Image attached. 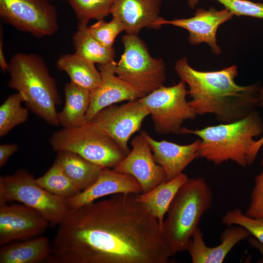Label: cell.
I'll list each match as a JSON object with an SVG mask.
<instances>
[{
	"instance_id": "1",
	"label": "cell",
	"mask_w": 263,
	"mask_h": 263,
	"mask_svg": "<svg viewBox=\"0 0 263 263\" xmlns=\"http://www.w3.org/2000/svg\"><path fill=\"white\" fill-rule=\"evenodd\" d=\"M135 193L68 209L52 254L60 263H167L173 254L158 221Z\"/></svg>"
},
{
	"instance_id": "2",
	"label": "cell",
	"mask_w": 263,
	"mask_h": 263,
	"mask_svg": "<svg viewBox=\"0 0 263 263\" xmlns=\"http://www.w3.org/2000/svg\"><path fill=\"white\" fill-rule=\"evenodd\" d=\"M174 69L188 85V101L197 115L212 113L222 123L241 120L258 107L262 108L259 82L241 86L235 81L238 75L235 65L216 71L196 70L189 65L187 58L178 60Z\"/></svg>"
},
{
	"instance_id": "3",
	"label": "cell",
	"mask_w": 263,
	"mask_h": 263,
	"mask_svg": "<svg viewBox=\"0 0 263 263\" xmlns=\"http://www.w3.org/2000/svg\"><path fill=\"white\" fill-rule=\"evenodd\" d=\"M263 132V122L256 110L233 122L208 126L201 130L182 128L179 134H192L201 140L198 151L203 158L216 165L229 160L243 167L248 166L250 150Z\"/></svg>"
},
{
	"instance_id": "4",
	"label": "cell",
	"mask_w": 263,
	"mask_h": 263,
	"mask_svg": "<svg viewBox=\"0 0 263 263\" xmlns=\"http://www.w3.org/2000/svg\"><path fill=\"white\" fill-rule=\"evenodd\" d=\"M8 72L9 87L23 96L28 110L48 124L59 125L56 107L61 100L43 59L35 54L17 53L10 60Z\"/></svg>"
},
{
	"instance_id": "5",
	"label": "cell",
	"mask_w": 263,
	"mask_h": 263,
	"mask_svg": "<svg viewBox=\"0 0 263 263\" xmlns=\"http://www.w3.org/2000/svg\"><path fill=\"white\" fill-rule=\"evenodd\" d=\"M212 201L211 189L203 177L188 179L180 188L163 225L173 255L187 250L201 217L210 208Z\"/></svg>"
},
{
	"instance_id": "6",
	"label": "cell",
	"mask_w": 263,
	"mask_h": 263,
	"mask_svg": "<svg viewBox=\"0 0 263 263\" xmlns=\"http://www.w3.org/2000/svg\"><path fill=\"white\" fill-rule=\"evenodd\" d=\"M49 142L56 151L74 152L102 168H113L126 155L113 139L88 122L56 132Z\"/></svg>"
},
{
	"instance_id": "7",
	"label": "cell",
	"mask_w": 263,
	"mask_h": 263,
	"mask_svg": "<svg viewBox=\"0 0 263 263\" xmlns=\"http://www.w3.org/2000/svg\"><path fill=\"white\" fill-rule=\"evenodd\" d=\"M124 52L116 63L115 74L135 88L142 97L164 86L165 63L153 57L137 34L127 33L122 38Z\"/></svg>"
},
{
	"instance_id": "8",
	"label": "cell",
	"mask_w": 263,
	"mask_h": 263,
	"mask_svg": "<svg viewBox=\"0 0 263 263\" xmlns=\"http://www.w3.org/2000/svg\"><path fill=\"white\" fill-rule=\"evenodd\" d=\"M12 201L38 211L52 226L58 225L68 209L66 199L43 189L33 175L24 169L0 177V206Z\"/></svg>"
},
{
	"instance_id": "9",
	"label": "cell",
	"mask_w": 263,
	"mask_h": 263,
	"mask_svg": "<svg viewBox=\"0 0 263 263\" xmlns=\"http://www.w3.org/2000/svg\"><path fill=\"white\" fill-rule=\"evenodd\" d=\"M188 94L186 83L181 80L170 87L161 86L139 100L151 115L157 133L179 134L184 121L197 115L187 101Z\"/></svg>"
},
{
	"instance_id": "10",
	"label": "cell",
	"mask_w": 263,
	"mask_h": 263,
	"mask_svg": "<svg viewBox=\"0 0 263 263\" xmlns=\"http://www.w3.org/2000/svg\"><path fill=\"white\" fill-rule=\"evenodd\" d=\"M0 16L37 38L51 36L58 28L56 8L49 0H0Z\"/></svg>"
},
{
	"instance_id": "11",
	"label": "cell",
	"mask_w": 263,
	"mask_h": 263,
	"mask_svg": "<svg viewBox=\"0 0 263 263\" xmlns=\"http://www.w3.org/2000/svg\"><path fill=\"white\" fill-rule=\"evenodd\" d=\"M149 114L137 99L120 106H108L88 123L113 139L127 155L130 151L128 144L131 136L140 130L144 119Z\"/></svg>"
},
{
	"instance_id": "12",
	"label": "cell",
	"mask_w": 263,
	"mask_h": 263,
	"mask_svg": "<svg viewBox=\"0 0 263 263\" xmlns=\"http://www.w3.org/2000/svg\"><path fill=\"white\" fill-rule=\"evenodd\" d=\"M131 143L132 150L113 169L134 177L141 187L142 193H146L166 181V174L155 161L150 145L141 134Z\"/></svg>"
},
{
	"instance_id": "13",
	"label": "cell",
	"mask_w": 263,
	"mask_h": 263,
	"mask_svg": "<svg viewBox=\"0 0 263 263\" xmlns=\"http://www.w3.org/2000/svg\"><path fill=\"white\" fill-rule=\"evenodd\" d=\"M233 16L225 8L221 10L213 7L207 10L198 8L194 16L189 18L167 20L160 17L154 23L153 28L169 24L186 29L188 32V40L190 44L206 43L214 54L218 55L222 51L217 43V31L221 24L231 19Z\"/></svg>"
},
{
	"instance_id": "14",
	"label": "cell",
	"mask_w": 263,
	"mask_h": 263,
	"mask_svg": "<svg viewBox=\"0 0 263 263\" xmlns=\"http://www.w3.org/2000/svg\"><path fill=\"white\" fill-rule=\"evenodd\" d=\"M49 222L36 209L23 204L0 206V245L38 237Z\"/></svg>"
},
{
	"instance_id": "15",
	"label": "cell",
	"mask_w": 263,
	"mask_h": 263,
	"mask_svg": "<svg viewBox=\"0 0 263 263\" xmlns=\"http://www.w3.org/2000/svg\"><path fill=\"white\" fill-rule=\"evenodd\" d=\"M116 65L114 60L99 64L101 81L91 92L90 103L86 115L87 122L99 111L114 103L142 97L135 88L116 75Z\"/></svg>"
},
{
	"instance_id": "16",
	"label": "cell",
	"mask_w": 263,
	"mask_h": 263,
	"mask_svg": "<svg viewBox=\"0 0 263 263\" xmlns=\"http://www.w3.org/2000/svg\"><path fill=\"white\" fill-rule=\"evenodd\" d=\"M140 192L141 187L134 177L103 168L94 184L74 197L66 199V202L68 209H75L109 195Z\"/></svg>"
},
{
	"instance_id": "17",
	"label": "cell",
	"mask_w": 263,
	"mask_h": 263,
	"mask_svg": "<svg viewBox=\"0 0 263 263\" xmlns=\"http://www.w3.org/2000/svg\"><path fill=\"white\" fill-rule=\"evenodd\" d=\"M140 134L150 145L155 161L164 169L166 181L182 173L190 163L199 158L201 139L188 145H180L166 140L156 141L145 131Z\"/></svg>"
},
{
	"instance_id": "18",
	"label": "cell",
	"mask_w": 263,
	"mask_h": 263,
	"mask_svg": "<svg viewBox=\"0 0 263 263\" xmlns=\"http://www.w3.org/2000/svg\"><path fill=\"white\" fill-rule=\"evenodd\" d=\"M250 236L249 232L243 226L232 225L222 233L221 243L209 247L205 244L203 232L197 227L191 237L187 250L193 263H221L234 246Z\"/></svg>"
},
{
	"instance_id": "19",
	"label": "cell",
	"mask_w": 263,
	"mask_h": 263,
	"mask_svg": "<svg viewBox=\"0 0 263 263\" xmlns=\"http://www.w3.org/2000/svg\"><path fill=\"white\" fill-rule=\"evenodd\" d=\"M162 0H116L111 13L123 23L127 33L137 34L145 27H154L159 19Z\"/></svg>"
},
{
	"instance_id": "20",
	"label": "cell",
	"mask_w": 263,
	"mask_h": 263,
	"mask_svg": "<svg viewBox=\"0 0 263 263\" xmlns=\"http://www.w3.org/2000/svg\"><path fill=\"white\" fill-rule=\"evenodd\" d=\"M64 93L65 104L58 113L59 125L65 129H72L86 124L91 92L71 81L65 85Z\"/></svg>"
},
{
	"instance_id": "21",
	"label": "cell",
	"mask_w": 263,
	"mask_h": 263,
	"mask_svg": "<svg viewBox=\"0 0 263 263\" xmlns=\"http://www.w3.org/2000/svg\"><path fill=\"white\" fill-rule=\"evenodd\" d=\"M52 254V246L44 236L4 245L0 250V263H38Z\"/></svg>"
},
{
	"instance_id": "22",
	"label": "cell",
	"mask_w": 263,
	"mask_h": 263,
	"mask_svg": "<svg viewBox=\"0 0 263 263\" xmlns=\"http://www.w3.org/2000/svg\"><path fill=\"white\" fill-rule=\"evenodd\" d=\"M188 179L187 175L182 172L148 192L136 194L137 199L157 219L162 229L165 215L177 192Z\"/></svg>"
},
{
	"instance_id": "23",
	"label": "cell",
	"mask_w": 263,
	"mask_h": 263,
	"mask_svg": "<svg viewBox=\"0 0 263 263\" xmlns=\"http://www.w3.org/2000/svg\"><path fill=\"white\" fill-rule=\"evenodd\" d=\"M55 162L81 191L94 183L103 168L74 152L65 150L56 151Z\"/></svg>"
},
{
	"instance_id": "24",
	"label": "cell",
	"mask_w": 263,
	"mask_h": 263,
	"mask_svg": "<svg viewBox=\"0 0 263 263\" xmlns=\"http://www.w3.org/2000/svg\"><path fill=\"white\" fill-rule=\"evenodd\" d=\"M59 70L69 76L71 81L90 92L96 89L101 81L100 71L93 64L75 53L61 55L56 61Z\"/></svg>"
},
{
	"instance_id": "25",
	"label": "cell",
	"mask_w": 263,
	"mask_h": 263,
	"mask_svg": "<svg viewBox=\"0 0 263 263\" xmlns=\"http://www.w3.org/2000/svg\"><path fill=\"white\" fill-rule=\"evenodd\" d=\"M88 27L86 24L78 25L73 38L75 53L93 64H104L114 60L113 48L100 43L90 34Z\"/></svg>"
},
{
	"instance_id": "26",
	"label": "cell",
	"mask_w": 263,
	"mask_h": 263,
	"mask_svg": "<svg viewBox=\"0 0 263 263\" xmlns=\"http://www.w3.org/2000/svg\"><path fill=\"white\" fill-rule=\"evenodd\" d=\"M36 181L48 192L65 199L73 197L81 191L55 162L42 176L36 178Z\"/></svg>"
},
{
	"instance_id": "27",
	"label": "cell",
	"mask_w": 263,
	"mask_h": 263,
	"mask_svg": "<svg viewBox=\"0 0 263 263\" xmlns=\"http://www.w3.org/2000/svg\"><path fill=\"white\" fill-rule=\"evenodd\" d=\"M24 98L20 93L9 95L0 107V137L7 134L15 127L26 122L29 110L21 103Z\"/></svg>"
},
{
	"instance_id": "28",
	"label": "cell",
	"mask_w": 263,
	"mask_h": 263,
	"mask_svg": "<svg viewBox=\"0 0 263 263\" xmlns=\"http://www.w3.org/2000/svg\"><path fill=\"white\" fill-rule=\"evenodd\" d=\"M74 11L79 24H86L91 19L99 20L111 13L112 0H67Z\"/></svg>"
},
{
	"instance_id": "29",
	"label": "cell",
	"mask_w": 263,
	"mask_h": 263,
	"mask_svg": "<svg viewBox=\"0 0 263 263\" xmlns=\"http://www.w3.org/2000/svg\"><path fill=\"white\" fill-rule=\"evenodd\" d=\"M90 34L100 43L108 47H113L116 37L125 31L124 26L120 20L115 16H113L109 22L103 19L88 27Z\"/></svg>"
},
{
	"instance_id": "30",
	"label": "cell",
	"mask_w": 263,
	"mask_h": 263,
	"mask_svg": "<svg viewBox=\"0 0 263 263\" xmlns=\"http://www.w3.org/2000/svg\"><path fill=\"white\" fill-rule=\"evenodd\" d=\"M222 223L228 226L239 225L246 228L253 236L263 244V217L251 218L237 208L227 211Z\"/></svg>"
},
{
	"instance_id": "31",
	"label": "cell",
	"mask_w": 263,
	"mask_h": 263,
	"mask_svg": "<svg viewBox=\"0 0 263 263\" xmlns=\"http://www.w3.org/2000/svg\"><path fill=\"white\" fill-rule=\"evenodd\" d=\"M200 0H188L193 8ZM223 4L225 9L237 16H245L263 19V4L248 0H213Z\"/></svg>"
},
{
	"instance_id": "32",
	"label": "cell",
	"mask_w": 263,
	"mask_h": 263,
	"mask_svg": "<svg viewBox=\"0 0 263 263\" xmlns=\"http://www.w3.org/2000/svg\"><path fill=\"white\" fill-rule=\"evenodd\" d=\"M262 171L254 178V186L250 195V204L245 214L251 218L263 217V158Z\"/></svg>"
},
{
	"instance_id": "33",
	"label": "cell",
	"mask_w": 263,
	"mask_h": 263,
	"mask_svg": "<svg viewBox=\"0 0 263 263\" xmlns=\"http://www.w3.org/2000/svg\"><path fill=\"white\" fill-rule=\"evenodd\" d=\"M18 150L16 144H1L0 145V167L6 163L9 157Z\"/></svg>"
},
{
	"instance_id": "34",
	"label": "cell",
	"mask_w": 263,
	"mask_h": 263,
	"mask_svg": "<svg viewBox=\"0 0 263 263\" xmlns=\"http://www.w3.org/2000/svg\"><path fill=\"white\" fill-rule=\"evenodd\" d=\"M260 98L262 105V108H263V86H262L260 91ZM263 145V135L261 138L256 140L254 145L252 147L248 159V166L252 165L256 160L258 152Z\"/></svg>"
},
{
	"instance_id": "35",
	"label": "cell",
	"mask_w": 263,
	"mask_h": 263,
	"mask_svg": "<svg viewBox=\"0 0 263 263\" xmlns=\"http://www.w3.org/2000/svg\"><path fill=\"white\" fill-rule=\"evenodd\" d=\"M1 32L0 31V67L1 69V71L3 72L8 70L9 68V63H7L3 50V38L2 36H1Z\"/></svg>"
},
{
	"instance_id": "36",
	"label": "cell",
	"mask_w": 263,
	"mask_h": 263,
	"mask_svg": "<svg viewBox=\"0 0 263 263\" xmlns=\"http://www.w3.org/2000/svg\"><path fill=\"white\" fill-rule=\"evenodd\" d=\"M248 239L250 244L258 249L261 254L262 258L257 263H263V244L253 236H250Z\"/></svg>"
},
{
	"instance_id": "37",
	"label": "cell",
	"mask_w": 263,
	"mask_h": 263,
	"mask_svg": "<svg viewBox=\"0 0 263 263\" xmlns=\"http://www.w3.org/2000/svg\"><path fill=\"white\" fill-rule=\"evenodd\" d=\"M113 2L114 1L116 0H112Z\"/></svg>"
},
{
	"instance_id": "38",
	"label": "cell",
	"mask_w": 263,
	"mask_h": 263,
	"mask_svg": "<svg viewBox=\"0 0 263 263\" xmlns=\"http://www.w3.org/2000/svg\"></svg>"
}]
</instances>
